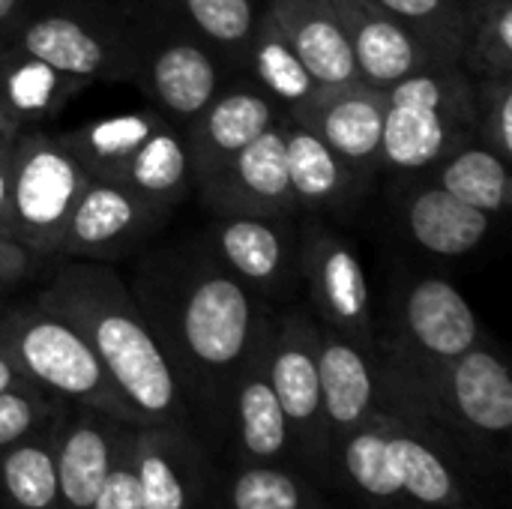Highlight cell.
Masks as SVG:
<instances>
[{
	"mask_svg": "<svg viewBox=\"0 0 512 509\" xmlns=\"http://www.w3.org/2000/svg\"><path fill=\"white\" fill-rule=\"evenodd\" d=\"M138 306L150 318L186 399L222 414L255 348L273 327V312L204 252H165L141 267Z\"/></svg>",
	"mask_w": 512,
	"mask_h": 509,
	"instance_id": "1",
	"label": "cell"
},
{
	"mask_svg": "<svg viewBox=\"0 0 512 509\" xmlns=\"http://www.w3.org/2000/svg\"><path fill=\"white\" fill-rule=\"evenodd\" d=\"M36 300L81 330L138 426L183 429L189 399L150 318L117 273L90 261H69Z\"/></svg>",
	"mask_w": 512,
	"mask_h": 509,
	"instance_id": "2",
	"label": "cell"
},
{
	"mask_svg": "<svg viewBox=\"0 0 512 509\" xmlns=\"http://www.w3.org/2000/svg\"><path fill=\"white\" fill-rule=\"evenodd\" d=\"M378 393L381 408L480 456L501 450L512 429L510 369L486 342L417 372L378 366Z\"/></svg>",
	"mask_w": 512,
	"mask_h": 509,
	"instance_id": "3",
	"label": "cell"
},
{
	"mask_svg": "<svg viewBox=\"0 0 512 509\" xmlns=\"http://www.w3.org/2000/svg\"><path fill=\"white\" fill-rule=\"evenodd\" d=\"M474 141V78L456 57H441L384 90L381 171L420 174Z\"/></svg>",
	"mask_w": 512,
	"mask_h": 509,
	"instance_id": "4",
	"label": "cell"
},
{
	"mask_svg": "<svg viewBox=\"0 0 512 509\" xmlns=\"http://www.w3.org/2000/svg\"><path fill=\"white\" fill-rule=\"evenodd\" d=\"M0 351L33 387L54 399H69L81 408L138 426L132 408L81 330L39 300L12 306L0 315Z\"/></svg>",
	"mask_w": 512,
	"mask_h": 509,
	"instance_id": "5",
	"label": "cell"
},
{
	"mask_svg": "<svg viewBox=\"0 0 512 509\" xmlns=\"http://www.w3.org/2000/svg\"><path fill=\"white\" fill-rule=\"evenodd\" d=\"M153 9V6H150ZM129 81L177 129H186L222 90L225 63L180 21L153 9L132 15Z\"/></svg>",
	"mask_w": 512,
	"mask_h": 509,
	"instance_id": "6",
	"label": "cell"
},
{
	"mask_svg": "<svg viewBox=\"0 0 512 509\" xmlns=\"http://www.w3.org/2000/svg\"><path fill=\"white\" fill-rule=\"evenodd\" d=\"M9 45L90 84L132 75V18L87 0H36Z\"/></svg>",
	"mask_w": 512,
	"mask_h": 509,
	"instance_id": "7",
	"label": "cell"
},
{
	"mask_svg": "<svg viewBox=\"0 0 512 509\" xmlns=\"http://www.w3.org/2000/svg\"><path fill=\"white\" fill-rule=\"evenodd\" d=\"M486 342L471 303L441 276L405 279L390 297L387 336L375 339L378 366L417 372Z\"/></svg>",
	"mask_w": 512,
	"mask_h": 509,
	"instance_id": "8",
	"label": "cell"
},
{
	"mask_svg": "<svg viewBox=\"0 0 512 509\" xmlns=\"http://www.w3.org/2000/svg\"><path fill=\"white\" fill-rule=\"evenodd\" d=\"M12 237L36 258L60 252L69 213L90 183L78 159L42 129H24L9 150Z\"/></svg>",
	"mask_w": 512,
	"mask_h": 509,
	"instance_id": "9",
	"label": "cell"
},
{
	"mask_svg": "<svg viewBox=\"0 0 512 509\" xmlns=\"http://www.w3.org/2000/svg\"><path fill=\"white\" fill-rule=\"evenodd\" d=\"M297 273L309 291L315 321L375 351L372 291L351 240L321 219H306L297 228Z\"/></svg>",
	"mask_w": 512,
	"mask_h": 509,
	"instance_id": "10",
	"label": "cell"
},
{
	"mask_svg": "<svg viewBox=\"0 0 512 509\" xmlns=\"http://www.w3.org/2000/svg\"><path fill=\"white\" fill-rule=\"evenodd\" d=\"M315 330L318 321L297 309L273 318V330L267 342V375L282 405L291 444H297L312 465L330 468L333 447L324 423Z\"/></svg>",
	"mask_w": 512,
	"mask_h": 509,
	"instance_id": "11",
	"label": "cell"
},
{
	"mask_svg": "<svg viewBox=\"0 0 512 509\" xmlns=\"http://www.w3.org/2000/svg\"><path fill=\"white\" fill-rule=\"evenodd\" d=\"M207 249L258 297H285L297 273V219L291 213H213Z\"/></svg>",
	"mask_w": 512,
	"mask_h": 509,
	"instance_id": "12",
	"label": "cell"
},
{
	"mask_svg": "<svg viewBox=\"0 0 512 509\" xmlns=\"http://www.w3.org/2000/svg\"><path fill=\"white\" fill-rule=\"evenodd\" d=\"M174 210L108 180H93L75 201L60 252L81 261H114L144 246Z\"/></svg>",
	"mask_w": 512,
	"mask_h": 509,
	"instance_id": "13",
	"label": "cell"
},
{
	"mask_svg": "<svg viewBox=\"0 0 512 509\" xmlns=\"http://www.w3.org/2000/svg\"><path fill=\"white\" fill-rule=\"evenodd\" d=\"M306 129H312L357 177L363 192L381 171L384 138V90L363 81L318 84V90L285 111Z\"/></svg>",
	"mask_w": 512,
	"mask_h": 509,
	"instance_id": "14",
	"label": "cell"
},
{
	"mask_svg": "<svg viewBox=\"0 0 512 509\" xmlns=\"http://www.w3.org/2000/svg\"><path fill=\"white\" fill-rule=\"evenodd\" d=\"M279 117L282 108L252 78L222 84L213 102L183 129L195 189L210 183L225 162L267 132Z\"/></svg>",
	"mask_w": 512,
	"mask_h": 509,
	"instance_id": "15",
	"label": "cell"
},
{
	"mask_svg": "<svg viewBox=\"0 0 512 509\" xmlns=\"http://www.w3.org/2000/svg\"><path fill=\"white\" fill-rule=\"evenodd\" d=\"M210 213L246 210V213H291L297 216V198L291 192L285 135L276 120L252 144H246L219 174L198 189Z\"/></svg>",
	"mask_w": 512,
	"mask_h": 509,
	"instance_id": "16",
	"label": "cell"
},
{
	"mask_svg": "<svg viewBox=\"0 0 512 509\" xmlns=\"http://www.w3.org/2000/svg\"><path fill=\"white\" fill-rule=\"evenodd\" d=\"M342 21L357 78L375 90H387L402 78L420 72L441 54L414 30L384 12L375 0H333Z\"/></svg>",
	"mask_w": 512,
	"mask_h": 509,
	"instance_id": "17",
	"label": "cell"
},
{
	"mask_svg": "<svg viewBox=\"0 0 512 509\" xmlns=\"http://www.w3.org/2000/svg\"><path fill=\"white\" fill-rule=\"evenodd\" d=\"M318 372L321 402L330 447L336 450L357 426H363L381 405L378 393V357L354 339L318 324Z\"/></svg>",
	"mask_w": 512,
	"mask_h": 509,
	"instance_id": "18",
	"label": "cell"
},
{
	"mask_svg": "<svg viewBox=\"0 0 512 509\" xmlns=\"http://www.w3.org/2000/svg\"><path fill=\"white\" fill-rule=\"evenodd\" d=\"M399 195V216L414 240L429 255L438 258H462L483 246L492 231L489 213L459 201L456 195L444 192L441 186L429 183L420 174L396 177Z\"/></svg>",
	"mask_w": 512,
	"mask_h": 509,
	"instance_id": "19",
	"label": "cell"
},
{
	"mask_svg": "<svg viewBox=\"0 0 512 509\" xmlns=\"http://www.w3.org/2000/svg\"><path fill=\"white\" fill-rule=\"evenodd\" d=\"M378 417L384 426L387 459L402 498L429 509L462 507L465 495L453 474V465L447 462V441L399 411L378 405Z\"/></svg>",
	"mask_w": 512,
	"mask_h": 509,
	"instance_id": "20",
	"label": "cell"
},
{
	"mask_svg": "<svg viewBox=\"0 0 512 509\" xmlns=\"http://www.w3.org/2000/svg\"><path fill=\"white\" fill-rule=\"evenodd\" d=\"M126 426L129 423L81 405L75 414L57 420L54 456L60 509H93Z\"/></svg>",
	"mask_w": 512,
	"mask_h": 509,
	"instance_id": "21",
	"label": "cell"
},
{
	"mask_svg": "<svg viewBox=\"0 0 512 509\" xmlns=\"http://www.w3.org/2000/svg\"><path fill=\"white\" fill-rule=\"evenodd\" d=\"M87 87L90 81L60 72L15 45L0 48V108L18 132L57 120Z\"/></svg>",
	"mask_w": 512,
	"mask_h": 509,
	"instance_id": "22",
	"label": "cell"
},
{
	"mask_svg": "<svg viewBox=\"0 0 512 509\" xmlns=\"http://www.w3.org/2000/svg\"><path fill=\"white\" fill-rule=\"evenodd\" d=\"M267 6L318 84L360 81L333 0H267Z\"/></svg>",
	"mask_w": 512,
	"mask_h": 509,
	"instance_id": "23",
	"label": "cell"
},
{
	"mask_svg": "<svg viewBox=\"0 0 512 509\" xmlns=\"http://www.w3.org/2000/svg\"><path fill=\"white\" fill-rule=\"evenodd\" d=\"M279 123L285 135V159L297 207L309 213L348 210L363 195V186L357 183L351 168L312 129H306L285 111Z\"/></svg>",
	"mask_w": 512,
	"mask_h": 509,
	"instance_id": "24",
	"label": "cell"
},
{
	"mask_svg": "<svg viewBox=\"0 0 512 509\" xmlns=\"http://www.w3.org/2000/svg\"><path fill=\"white\" fill-rule=\"evenodd\" d=\"M267 342L270 333L255 348V354L249 357L231 390V411L237 423L240 453L252 465H276L279 459H285L291 447V432L267 375Z\"/></svg>",
	"mask_w": 512,
	"mask_h": 509,
	"instance_id": "25",
	"label": "cell"
},
{
	"mask_svg": "<svg viewBox=\"0 0 512 509\" xmlns=\"http://www.w3.org/2000/svg\"><path fill=\"white\" fill-rule=\"evenodd\" d=\"M135 474L144 509H189L195 492V453L174 426H135Z\"/></svg>",
	"mask_w": 512,
	"mask_h": 509,
	"instance_id": "26",
	"label": "cell"
},
{
	"mask_svg": "<svg viewBox=\"0 0 512 509\" xmlns=\"http://www.w3.org/2000/svg\"><path fill=\"white\" fill-rule=\"evenodd\" d=\"M153 204H162L168 210H177L186 195L192 192V162L183 129H177L171 120H162L117 168L114 180Z\"/></svg>",
	"mask_w": 512,
	"mask_h": 509,
	"instance_id": "27",
	"label": "cell"
},
{
	"mask_svg": "<svg viewBox=\"0 0 512 509\" xmlns=\"http://www.w3.org/2000/svg\"><path fill=\"white\" fill-rule=\"evenodd\" d=\"M153 9L192 30L225 69H243L252 33L267 0H147Z\"/></svg>",
	"mask_w": 512,
	"mask_h": 509,
	"instance_id": "28",
	"label": "cell"
},
{
	"mask_svg": "<svg viewBox=\"0 0 512 509\" xmlns=\"http://www.w3.org/2000/svg\"><path fill=\"white\" fill-rule=\"evenodd\" d=\"M429 183L441 186L444 192L456 195L459 201L489 213L501 216L507 213L512 201V171L510 162L483 147L480 141H468L420 171Z\"/></svg>",
	"mask_w": 512,
	"mask_h": 509,
	"instance_id": "29",
	"label": "cell"
},
{
	"mask_svg": "<svg viewBox=\"0 0 512 509\" xmlns=\"http://www.w3.org/2000/svg\"><path fill=\"white\" fill-rule=\"evenodd\" d=\"M162 120L165 117L156 108L120 111V114H108V117H96L90 123H81L78 129L57 135V141L78 159V165L93 180H114V174L126 162V156Z\"/></svg>",
	"mask_w": 512,
	"mask_h": 509,
	"instance_id": "30",
	"label": "cell"
},
{
	"mask_svg": "<svg viewBox=\"0 0 512 509\" xmlns=\"http://www.w3.org/2000/svg\"><path fill=\"white\" fill-rule=\"evenodd\" d=\"M243 69L249 72L246 78H252L282 111H291L294 105H300L303 99H309L318 90V81L312 78L306 63L297 57V51L291 48L285 33L279 30L267 3L261 9L255 33H252Z\"/></svg>",
	"mask_w": 512,
	"mask_h": 509,
	"instance_id": "31",
	"label": "cell"
},
{
	"mask_svg": "<svg viewBox=\"0 0 512 509\" xmlns=\"http://www.w3.org/2000/svg\"><path fill=\"white\" fill-rule=\"evenodd\" d=\"M57 420L48 429L0 450V495L6 509H60L54 456Z\"/></svg>",
	"mask_w": 512,
	"mask_h": 509,
	"instance_id": "32",
	"label": "cell"
},
{
	"mask_svg": "<svg viewBox=\"0 0 512 509\" xmlns=\"http://www.w3.org/2000/svg\"><path fill=\"white\" fill-rule=\"evenodd\" d=\"M462 54L471 78L512 72V0H459Z\"/></svg>",
	"mask_w": 512,
	"mask_h": 509,
	"instance_id": "33",
	"label": "cell"
},
{
	"mask_svg": "<svg viewBox=\"0 0 512 509\" xmlns=\"http://www.w3.org/2000/svg\"><path fill=\"white\" fill-rule=\"evenodd\" d=\"M333 462H339L342 474L354 483V489L363 498L384 504V507L405 501L393 477L390 459H387V441H384V426H381L378 411L333 450Z\"/></svg>",
	"mask_w": 512,
	"mask_h": 509,
	"instance_id": "34",
	"label": "cell"
},
{
	"mask_svg": "<svg viewBox=\"0 0 512 509\" xmlns=\"http://www.w3.org/2000/svg\"><path fill=\"white\" fill-rule=\"evenodd\" d=\"M231 509H330L300 477L279 465H249L231 480Z\"/></svg>",
	"mask_w": 512,
	"mask_h": 509,
	"instance_id": "35",
	"label": "cell"
},
{
	"mask_svg": "<svg viewBox=\"0 0 512 509\" xmlns=\"http://www.w3.org/2000/svg\"><path fill=\"white\" fill-rule=\"evenodd\" d=\"M384 12L414 30L441 57L462 54V6L459 0H375Z\"/></svg>",
	"mask_w": 512,
	"mask_h": 509,
	"instance_id": "36",
	"label": "cell"
},
{
	"mask_svg": "<svg viewBox=\"0 0 512 509\" xmlns=\"http://www.w3.org/2000/svg\"><path fill=\"white\" fill-rule=\"evenodd\" d=\"M474 141L512 162V72L474 78Z\"/></svg>",
	"mask_w": 512,
	"mask_h": 509,
	"instance_id": "37",
	"label": "cell"
},
{
	"mask_svg": "<svg viewBox=\"0 0 512 509\" xmlns=\"http://www.w3.org/2000/svg\"><path fill=\"white\" fill-rule=\"evenodd\" d=\"M60 417L51 393L39 387H18L0 393V450L48 429Z\"/></svg>",
	"mask_w": 512,
	"mask_h": 509,
	"instance_id": "38",
	"label": "cell"
},
{
	"mask_svg": "<svg viewBox=\"0 0 512 509\" xmlns=\"http://www.w3.org/2000/svg\"><path fill=\"white\" fill-rule=\"evenodd\" d=\"M132 438L135 426L123 429V438L117 444L111 471L93 501V509H144L141 507V489H138V474H135V456H132Z\"/></svg>",
	"mask_w": 512,
	"mask_h": 509,
	"instance_id": "39",
	"label": "cell"
},
{
	"mask_svg": "<svg viewBox=\"0 0 512 509\" xmlns=\"http://www.w3.org/2000/svg\"><path fill=\"white\" fill-rule=\"evenodd\" d=\"M33 252H27L21 243H15L12 237L0 234V282L3 285H15L21 279H27L33 273Z\"/></svg>",
	"mask_w": 512,
	"mask_h": 509,
	"instance_id": "40",
	"label": "cell"
},
{
	"mask_svg": "<svg viewBox=\"0 0 512 509\" xmlns=\"http://www.w3.org/2000/svg\"><path fill=\"white\" fill-rule=\"evenodd\" d=\"M36 0H0V48L12 42L21 18L27 15V9L33 6Z\"/></svg>",
	"mask_w": 512,
	"mask_h": 509,
	"instance_id": "41",
	"label": "cell"
},
{
	"mask_svg": "<svg viewBox=\"0 0 512 509\" xmlns=\"http://www.w3.org/2000/svg\"><path fill=\"white\" fill-rule=\"evenodd\" d=\"M9 189H12V180H9V150L0 153V234L3 237H12V204H9ZM15 240V237H12Z\"/></svg>",
	"mask_w": 512,
	"mask_h": 509,
	"instance_id": "42",
	"label": "cell"
},
{
	"mask_svg": "<svg viewBox=\"0 0 512 509\" xmlns=\"http://www.w3.org/2000/svg\"><path fill=\"white\" fill-rule=\"evenodd\" d=\"M18 387H30V381L18 372V366L0 351V393L6 390H18Z\"/></svg>",
	"mask_w": 512,
	"mask_h": 509,
	"instance_id": "43",
	"label": "cell"
},
{
	"mask_svg": "<svg viewBox=\"0 0 512 509\" xmlns=\"http://www.w3.org/2000/svg\"><path fill=\"white\" fill-rule=\"evenodd\" d=\"M15 135H18V129H15V123L6 117V111L0 108V153L3 150H12V141H15Z\"/></svg>",
	"mask_w": 512,
	"mask_h": 509,
	"instance_id": "44",
	"label": "cell"
},
{
	"mask_svg": "<svg viewBox=\"0 0 512 509\" xmlns=\"http://www.w3.org/2000/svg\"><path fill=\"white\" fill-rule=\"evenodd\" d=\"M6 291H9V285H3V282H0V297H3Z\"/></svg>",
	"mask_w": 512,
	"mask_h": 509,
	"instance_id": "45",
	"label": "cell"
},
{
	"mask_svg": "<svg viewBox=\"0 0 512 509\" xmlns=\"http://www.w3.org/2000/svg\"><path fill=\"white\" fill-rule=\"evenodd\" d=\"M453 509H462V507H453Z\"/></svg>",
	"mask_w": 512,
	"mask_h": 509,
	"instance_id": "46",
	"label": "cell"
}]
</instances>
